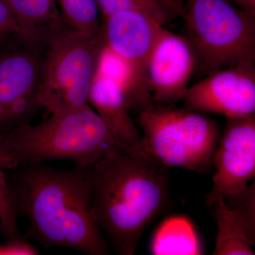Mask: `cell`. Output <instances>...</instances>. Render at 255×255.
Listing matches in <instances>:
<instances>
[{"label": "cell", "mask_w": 255, "mask_h": 255, "mask_svg": "<svg viewBox=\"0 0 255 255\" xmlns=\"http://www.w3.org/2000/svg\"><path fill=\"white\" fill-rule=\"evenodd\" d=\"M91 165L62 170L45 162L9 169L8 184L17 216L28 221V236L45 248H63L88 255L110 254L92 218Z\"/></svg>", "instance_id": "1"}, {"label": "cell", "mask_w": 255, "mask_h": 255, "mask_svg": "<svg viewBox=\"0 0 255 255\" xmlns=\"http://www.w3.org/2000/svg\"><path fill=\"white\" fill-rule=\"evenodd\" d=\"M91 214L109 247L132 255L170 198L167 167L147 153L115 152L92 164Z\"/></svg>", "instance_id": "2"}, {"label": "cell", "mask_w": 255, "mask_h": 255, "mask_svg": "<svg viewBox=\"0 0 255 255\" xmlns=\"http://www.w3.org/2000/svg\"><path fill=\"white\" fill-rule=\"evenodd\" d=\"M115 152L124 151L90 105L50 114L37 125L26 123L0 135V166L4 170L53 160L92 165Z\"/></svg>", "instance_id": "3"}, {"label": "cell", "mask_w": 255, "mask_h": 255, "mask_svg": "<svg viewBox=\"0 0 255 255\" xmlns=\"http://www.w3.org/2000/svg\"><path fill=\"white\" fill-rule=\"evenodd\" d=\"M145 152L167 167L209 174L219 143L217 125L201 112L153 103L139 113Z\"/></svg>", "instance_id": "4"}, {"label": "cell", "mask_w": 255, "mask_h": 255, "mask_svg": "<svg viewBox=\"0 0 255 255\" xmlns=\"http://www.w3.org/2000/svg\"><path fill=\"white\" fill-rule=\"evenodd\" d=\"M188 33L196 67L211 74L255 64V15L228 0H183Z\"/></svg>", "instance_id": "5"}, {"label": "cell", "mask_w": 255, "mask_h": 255, "mask_svg": "<svg viewBox=\"0 0 255 255\" xmlns=\"http://www.w3.org/2000/svg\"><path fill=\"white\" fill-rule=\"evenodd\" d=\"M102 46L100 28L95 35L68 30L47 46L37 90L40 107L57 114L90 105Z\"/></svg>", "instance_id": "6"}, {"label": "cell", "mask_w": 255, "mask_h": 255, "mask_svg": "<svg viewBox=\"0 0 255 255\" xmlns=\"http://www.w3.org/2000/svg\"><path fill=\"white\" fill-rule=\"evenodd\" d=\"M255 64L218 70L189 87L183 96L184 107L201 113L221 114L228 119L255 112Z\"/></svg>", "instance_id": "7"}, {"label": "cell", "mask_w": 255, "mask_h": 255, "mask_svg": "<svg viewBox=\"0 0 255 255\" xmlns=\"http://www.w3.org/2000/svg\"><path fill=\"white\" fill-rule=\"evenodd\" d=\"M227 128L214 157L213 187L208 205L245 190L255 176V114L228 119Z\"/></svg>", "instance_id": "8"}, {"label": "cell", "mask_w": 255, "mask_h": 255, "mask_svg": "<svg viewBox=\"0 0 255 255\" xmlns=\"http://www.w3.org/2000/svg\"><path fill=\"white\" fill-rule=\"evenodd\" d=\"M196 68L194 50L186 37L161 30L149 57L147 78L153 103L182 100Z\"/></svg>", "instance_id": "9"}, {"label": "cell", "mask_w": 255, "mask_h": 255, "mask_svg": "<svg viewBox=\"0 0 255 255\" xmlns=\"http://www.w3.org/2000/svg\"><path fill=\"white\" fill-rule=\"evenodd\" d=\"M103 43L127 62L136 75L142 95L152 102L147 78L149 57L163 24L138 11H120L103 19Z\"/></svg>", "instance_id": "10"}, {"label": "cell", "mask_w": 255, "mask_h": 255, "mask_svg": "<svg viewBox=\"0 0 255 255\" xmlns=\"http://www.w3.org/2000/svg\"><path fill=\"white\" fill-rule=\"evenodd\" d=\"M89 104L104 121L124 152L147 153L141 134L129 115L124 92L117 82L96 72Z\"/></svg>", "instance_id": "11"}, {"label": "cell", "mask_w": 255, "mask_h": 255, "mask_svg": "<svg viewBox=\"0 0 255 255\" xmlns=\"http://www.w3.org/2000/svg\"><path fill=\"white\" fill-rule=\"evenodd\" d=\"M39 48L25 42L0 55V115L15 100L37 92L44 55Z\"/></svg>", "instance_id": "12"}, {"label": "cell", "mask_w": 255, "mask_h": 255, "mask_svg": "<svg viewBox=\"0 0 255 255\" xmlns=\"http://www.w3.org/2000/svg\"><path fill=\"white\" fill-rule=\"evenodd\" d=\"M9 6L21 41L49 46L70 30L55 0H4Z\"/></svg>", "instance_id": "13"}, {"label": "cell", "mask_w": 255, "mask_h": 255, "mask_svg": "<svg viewBox=\"0 0 255 255\" xmlns=\"http://www.w3.org/2000/svg\"><path fill=\"white\" fill-rule=\"evenodd\" d=\"M155 255H200L201 246L191 225L182 218L166 221L152 244Z\"/></svg>", "instance_id": "14"}, {"label": "cell", "mask_w": 255, "mask_h": 255, "mask_svg": "<svg viewBox=\"0 0 255 255\" xmlns=\"http://www.w3.org/2000/svg\"><path fill=\"white\" fill-rule=\"evenodd\" d=\"M214 205L218 226L214 255H255L251 243L234 213L228 209L223 199Z\"/></svg>", "instance_id": "15"}, {"label": "cell", "mask_w": 255, "mask_h": 255, "mask_svg": "<svg viewBox=\"0 0 255 255\" xmlns=\"http://www.w3.org/2000/svg\"><path fill=\"white\" fill-rule=\"evenodd\" d=\"M68 27L87 35L100 31L99 9L96 0H55Z\"/></svg>", "instance_id": "16"}, {"label": "cell", "mask_w": 255, "mask_h": 255, "mask_svg": "<svg viewBox=\"0 0 255 255\" xmlns=\"http://www.w3.org/2000/svg\"><path fill=\"white\" fill-rule=\"evenodd\" d=\"M102 17L120 11H138L151 15L166 26L174 18L157 0H96Z\"/></svg>", "instance_id": "17"}, {"label": "cell", "mask_w": 255, "mask_h": 255, "mask_svg": "<svg viewBox=\"0 0 255 255\" xmlns=\"http://www.w3.org/2000/svg\"><path fill=\"white\" fill-rule=\"evenodd\" d=\"M0 166V233L5 242L24 238L18 228L16 208L6 172Z\"/></svg>", "instance_id": "18"}, {"label": "cell", "mask_w": 255, "mask_h": 255, "mask_svg": "<svg viewBox=\"0 0 255 255\" xmlns=\"http://www.w3.org/2000/svg\"><path fill=\"white\" fill-rule=\"evenodd\" d=\"M231 196L237 201L236 204L226 196L223 201L236 215L250 243L255 246V182L241 193Z\"/></svg>", "instance_id": "19"}, {"label": "cell", "mask_w": 255, "mask_h": 255, "mask_svg": "<svg viewBox=\"0 0 255 255\" xmlns=\"http://www.w3.org/2000/svg\"><path fill=\"white\" fill-rule=\"evenodd\" d=\"M10 38L21 40L17 23L6 1L0 0V44Z\"/></svg>", "instance_id": "20"}, {"label": "cell", "mask_w": 255, "mask_h": 255, "mask_svg": "<svg viewBox=\"0 0 255 255\" xmlns=\"http://www.w3.org/2000/svg\"><path fill=\"white\" fill-rule=\"evenodd\" d=\"M39 254L36 248L30 244L26 238L5 242L0 244V255H36Z\"/></svg>", "instance_id": "21"}, {"label": "cell", "mask_w": 255, "mask_h": 255, "mask_svg": "<svg viewBox=\"0 0 255 255\" xmlns=\"http://www.w3.org/2000/svg\"><path fill=\"white\" fill-rule=\"evenodd\" d=\"M161 4L163 5L172 16H183L184 14V4L183 0H157Z\"/></svg>", "instance_id": "22"}, {"label": "cell", "mask_w": 255, "mask_h": 255, "mask_svg": "<svg viewBox=\"0 0 255 255\" xmlns=\"http://www.w3.org/2000/svg\"><path fill=\"white\" fill-rule=\"evenodd\" d=\"M235 6L253 15H255V0H228Z\"/></svg>", "instance_id": "23"}]
</instances>
